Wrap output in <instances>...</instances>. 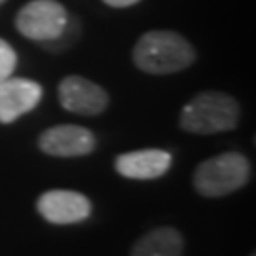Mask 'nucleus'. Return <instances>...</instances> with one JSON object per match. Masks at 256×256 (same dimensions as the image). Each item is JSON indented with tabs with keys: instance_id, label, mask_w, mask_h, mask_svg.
<instances>
[{
	"instance_id": "f8f14e48",
	"label": "nucleus",
	"mask_w": 256,
	"mask_h": 256,
	"mask_svg": "<svg viewBox=\"0 0 256 256\" xmlns=\"http://www.w3.org/2000/svg\"><path fill=\"white\" fill-rule=\"evenodd\" d=\"M106 6L110 8H129V6H135L140 0H102Z\"/></svg>"
},
{
	"instance_id": "f257e3e1",
	"label": "nucleus",
	"mask_w": 256,
	"mask_h": 256,
	"mask_svg": "<svg viewBox=\"0 0 256 256\" xmlns=\"http://www.w3.org/2000/svg\"><path fill=\"white\" fill-rule=\"evenodd\" d=\"M196 61L194 46L176 30H148L133 48V63L142 72L165 76L180 72Z\"/></svg>"
},
{
	"instance_id": "1a4fd4ad",
	"label": "nucleus",
	"mask_w": 256,
	"mask_h": 256,
	"mask_svg": "<svg viewBox=\"0 0 256 256\" xmlns=\"http://www.w3.org/2000/svg\"><path fill=\"white\" fill-rule=\"evenodd\" d=\"M173 164V158L165 150L146 148V150H135L126 152L116 158V171L126 178L133 180H152L164 176Z\"/></svg>"
},
{
	"instance_id": "9b49d317",
	"label": "nucleus",
	"mask_w": 256,
	"mask_h": 256,
	"mask_svg": "<svg viewBox=\"0 0 256 256\" xmlns=\"http://www.w3.org/2000/svg\"><path fill=\"white\" fill-rule=\"evenodd\" d=\"M18 66V54L6 40L0 38V82L10 78Z\"/></svg>"
},
{
	"instance_id": "423d86ee",
	"label": "nucleus",
	"mask_w": 256,
	"mask_h": 256,
	"mask_svg": "<svg viewBox=\"0 0 256 256\" xmlns=\"http://www.w3.org/2000/svg\"><path fill=\"white\" fill-rule=\"evenodd\" d=\"M38 146L44 154L55 158H80L92 154L97 146V140L90 129L63 124L46 129L38 138Z\"/></svg>"
},
{
	"instance_id": "6e6552de",
	"label": "nucleus",
	"mask_w": 256,
	"mask_h": 256,
	"mask_svg": "<svg viewBox=\"0 0 256 256\" xmlns=\"http://www.w3.org/2000/svg\"><path fill=\"white\" fill-rule=\"evenodd\" d=\"M42 86L28 78H6L0 82V124H12L38 106Z\"/></svg>"
},
{
	"instance_id": "ddd939ff",
	"label": "nucleus",
	"mask_w": 256,
	"mask_h": 256,
	"mask_svg": "<svg viewBox=\"0 0 256 256\" xmlns=\"http://www.w3.org/2000/svg\"><path fill=\"white\" fill-rule=\"evenodd\" d=\"M4 2H6V0H0V4H4Z\"/></svg>"
},
{
	"instance_id": "f03ea898",
	"label": "nucleus",
	"mask_w": 256,
	"mask_h": 256,
	"mask_svg": "<svg viewBox=\"0 0 256 256\" xmlns=\"http://www.w3.org/2000/svg\"><path fill=\"white\" fill-rule=\"evenodd\" d=\"M239 104L222 92H203L196 95L180 112V128L188 133L214 135L238 128Z\"/></svg>"
},
{
	"instance_id": "7ed1b4c3",
	"label": "nucleus",
	"mask_w": 256,
	"mask_h": 256,
	"mask_svg": "<svg viewBox=\"0 0 256 256\" xmlns=\"http://www.w3.org/2000/svg\"><path fill=\"white\" fill-rule=\"evenodd\" d=\"M250 176L248 160L239 152L214 156L198 165L194 186L205 198H222L245 186Z\"/></svg>"
},
{
	"instance_id": "9d476101",
	"label": "nucleus",
	"mask_w": 256,
	"mask_h": 256,
	"mask_svg": "<svg viewBox=\"0 0 256 256\" xmlns=\"http://www.w3.org/2000/svg\"><path fill=\"white\" fill-rule=\"evenodd\" d=\"M182 236L174 228H158L138 239L131 256H182Z\"/></svg>"
},
{
	"instance_id": "4468645a",
	"label": "nucleus",
	"mask_w": 256,
	"mask_h": 256,
	"mask_svg": "<svg viewBox=\"0 0 256 256\" xmlns=\"http://www.w3.org/2000/svg\"><path fill=\"white\" fill-rule=\"evenodd\" d=\"M250 256H254V254H250Z\"/></svg>"
},
{
	"instance_id": "0eeeda50",
	"label": "nucleus",
	"mask_w": 256,
	"mask_h": 256,
	"mask_svg": "<svg viewBox=\"0 0 256 256\" xmlns=\"http://www.w3.org/2000/svg\"><path fill=\"white\" fill-rule=\"evenodd\" d=\"M36 209L52 224H76L92 214V202L80 192L50 190L38 198Z\"/></svg>"
},
{
	"instance_id": "20e7f679",
	"label": "nucleus",
	"mask_w": 256,
	"mask_h": 256,
	"mask_svg": "<svg viewBox=\"0 0 256 256\" xmlns=\"http://www.w3.org/2000/svg\"><path fill=\"white\" fill-rule=\"evenodd\" d=\"M68 12L57 0H30L16 16V27L28 40L55 42L64 34Z\"/></svg>"
},
{
	"instance_id": "39448f33",
	"label": "nucleus",
	"mask_w": 256,
	"mask_h": 256,
	"mask_svg": "<svg viewBox=\"0 0 256 256\" xmlns=\"http://www.w3.org/2000/svg\"><path fill=\"white\" fill-rule=\"evenodd\" d=\"M57 95L64 110L80 116H97L108 106V93L101 86L78 74L63 78Z\"/></svg>"
}]
</instances>
